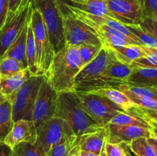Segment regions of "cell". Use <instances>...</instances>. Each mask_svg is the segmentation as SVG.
Here are the masks:
<instances>
[{
	"label": "cell",
	"instance_id": "24",
	"mask_svg": "<svg viewBox=\"0 0 157 156\" xmlns=\"http://www.w3.org/2000/svg\"><path fill=\"white\" fill-rule=\"evenodd\" d=\"M26 61H27V68L29 69L32 76L38 75V60H37V52L35 47V40H34L33 32L31 25V18L27 32L26 38Z\"/></svg>",
	"mask_w": 157,
	"mask_h": 156
},
{
	"label": "cell",
	"instance_id": "5",
	"mask_svg": "<svg viewBox=\"0 0 157 156\" xmlns=\"http://www.w3.org/2000/svg\"><path fill=\"white\" fill-rule=\"evenodd\" d=\"M77 93L84 111L101 127L107 126L114 116L126 113L105 96L87 92Z\"/></svg>",
	"mask_w": 157,
	"mask_h": 156
},
{
	"label": "cell",
	"instance_id": "16",
	"mask_svg": "<svg viewBox=\"0 0 157 156\" xmlns=\"http://www.w3.org/2000/svg\"><path fill=\"white\" fill-rule=\"evenodd\" d=\"M31 76L29 69L25 68L14 76L0 79V94L12 103L18 90Z\"/></svg>",
	"mask_w": 157,
	"mask_h": 156
},
{
	"label": "cell",
	"instance_id": "49",
	"mask_svg": "<svg viewBox=\"0 0 157 156\" xmlns=\"http://www.w3.org/2000/svg\"><path fill=\"white\" fill-rule=\"evenodd\" d=\"M4 99H5V98H4V97H3V96H2V95H1V94H0V103H1V102H2V101H3V100H4Z\"/></svg>",
	"mask_w": 157,
	"mask_h": 156
},
{
	"label": "cell",
	"instance_id": "50",
	"mask_svg": "<svg viewBox=\"0 0 157 156\" xmlns=\"http://www.w3.org/2000/svg\"><path fill=\"white\" fill-rule=\"evenodd\" d=\"M12 156H19L18 155V154H17V153H15V151H13V150H12Z\"/></svg>",
	"mask_w": 157,
	"mask_h": 156
},
{
	"label": "cell",
	"instance_id": "46",
	"mask_svg": "<svg viewBox=\"0 0 157 156\" xmlns=\"http://www.w3.org/2000/svg\"><path fill=\"white\" fill-rule=\"evenodd\" d=\"M151 127H152L151 130H152V132H153V135L155 136V137L157 138V127L154 126V125H151Z\"/></svg>",
	"mask_w": 157,
	"mask_h": 156
},
{
	"label": "cell",
	"instance_id": "48",
	"mask_svg": "<svg viewBox=\"0 0 157 156\" xmlns=\"http://www.w3.org/2000/svg\"><path fill=\"white\" fill-rule=\"evenodd\" d=\"M100 156H107V155H106L105 152H104V148H103V150H102V151H101V154H100Z\"/></svg>",
	"mask_w": 157,
	"mask_h": 156
},
{
	"label": "cell",
	"instance_id": "33",
	"mask_svg": "<svg viewBox=\"0 0 157 156\" xmlns=\"http://www.w3.org/2000/svg\"><path fill=\"white\" fill-rule=\"evenodd\" d=\"M127 96L132 101V102L140 108L150 111H157V101L155 99L133 95H127Z\"/></svg>",
	"mask_w": 157,
	"mask_h": 156
},
{
	"label": "cell",
	"instance_id": "17",
	"mask_svg": "<svg viewBox=\"0 0 157 156\" xmlns=\"http://www.w3.org/2000/svg\"><path fill=\"white\" fill-rule=\"evenodd\" d=\"M32 13V12H31ZM31 13L26 21L25 24L23 26L21 32L9 47L5 54L2 57L10 58L15 59L19 62L22 63L27 67V61H26V38H27V32L30 22Z\"/></svg>",
	"mask_w": 157,
	"mask_h": 156
},
{
	"label": "cell",
	"instance_id": "41",
	"mask_svg": "<svg viewBox=\"0 0 157 156\" xmlns=\"http://www.w3.org/2000/svg\"><path fill=\"white\" fill-rule=\"evenodd\" d=\"M58 5L60 6V9H61V12H62L63 15L67 13V10L66 9V6L67 5V0H57Z\"/></svg>",
	"mask_w": 157,
	"mask_h": 156
},
{
	"label": "cell",
	"instance_id": "43",
	"mask_svg": "<svg viewBox=\"0 0 157 156\" xmlns=\"http://www.w3.org/2000/svg\"><path fill=\"white\" fill-rule=\"evenodd\" d=\"M147 140H148V142L153 145V148H154V149L156 150L157 153V138L155 137L154 136H151V137L147 138Z\"/></svg>",
	"mask_w": 157,
	"mask_h": 156
},
{
	"label": "cell",
	"instance_id": "8",
	"mask_svg": "<svg viewBox=\"0 0 157 156\" xmlns=\"http://www.w3.org/2000/svg\"><path fill=\"white\" fill-rule=\"evenodd\" d=\"M63 24L65 45L78 48L83 44H102L90 28L71 12L63 15Z\"/></svg>",
	"mask_w": 157,
	"mask_h": 156
},
{
	"label": "cell",
	"instance_id": "6",
	"mask_svg": "<svg viewBox=\"0 0 157 156\" xmlns=\"http://www.w3.org/2000/svg\"><path fill=\"white\" fill-rule=\"evenodd\" d=\"M44 79V75H35L23 84L12 103L13 122L20 119L32 120L35 100Z\"/></svg>",
	"mask_w": 157,
	"mask_h": 156
},
{
	"label": "cell",
	"instance_id": "14",
	"mask_svg": "<svg viewBox=\"0 0 157 156\" xmlns=\"http://www.w3.org/2000/svg\"><path fill=\"white\" fill-rule=\"evenodd\" d=\"M37 140V128L32 120L20 119L14 122L12 128L4 140L6 145L13 149L21 142L35 144Z\"/></svg>",
	"mask_w": 157,
	"mask_h": 156
},
{
	"label": "cell",
	"instance_id": "45",
	"mask_svg": "<svg viewBox=\"0 0 157 156\" xmlns=\"http://www.w3.org/2000/svg\"><path fill=\"white\" fill-rule=\"evenodd\" d=\"M70 156H79V148H78V145H76V146L74 148L73 151H72Z\"/></svg>",
	"mask_w": 157,
	"mask_h": 156
},
{
	"label": "cell",
	"instance_id": "35",
	"mask_svg": "<svg viewBox=\"0 0 157 156\" xmlns=\"http://www.w3.org/2000/svg\"><path fill=\"white\" fill-rule=\"evenodd\" d=\"M139 26L157 39V18H144Z\"/></svg>",
	"mask_w": 157,
	"mask_h": 156
},
{
	"label": "cell",
	"instance_id": "30",
	"mask_svg": "<svg viewBox=\"0 0 157 156\" xmlns=\"http://www.w3.org/2000/svg\"><path fill=\"white\" fill-rule=\"evenodd\" d=\"M14 151L19 156H48L42 147L35 142H21L13 148Z\"/></svg>",
	"mask_w": 157,
	"mask_h": 156
},
{
	"label": "cell",
	"instance_id": "10",
	"mask_svg": "<svg viewBox=\"0 0 157 156\" xmlns=\"http://www.w3.org/2000/svg\"><path fill=\"white\" fill-rule=\"evenodd\" d=\"M58 93L48 83L43 80L32 111V121L36 128L48 119L55 117L58 106Z\"/></svg>",
	"mask_w": 157,
	"mask_h": 156
},
{
	"label": "cell",
	"instance_id": "23",
	"mask_svg": "<svg viewBox=\"0 0 157 156\" xmlns=\"http://www.w3.org/2000/svg\"><path fill=\"white\" fill-rule=\"evenodd\" d=\"M13 123L12 103L5 99L0 103V142H4Z\"/></svg>",
	"mask_w": 157,
	"mask_h": 156
},
{
	"label": "cell",
	"instance_id": "15",
	"mask_svg": "<svg viewBox=\"0 0 157 156\" xmlns=\"http://www.w3.org/2000/svg\"><path fill=\"white\" fill-rule=\"evenodd\" d=\"M107 141V129L105 127L93 132L81 135L77 138V145L80 150L92 152L100 155Z\"/></svg>",
	"mask_w": 157,
	"mask_h": 156
},
{
	"label": "cell",
	"instance_id": "40",
	"mask_svg": "<svg viewBox=\"0 0 157 156\" xmlns=\"http://www.w3.org/2000/svg\"><path fill=\"white\" fill-rule=\"evenodd\" d=\"M120 145L122 146L123 149H124V152H125V154L127 156H138L136 155V154H135L134 153L130 150V147H129V145H127V144L126 143H121Z\"/></svg>",
	"mask_w": 157,
	"mask_h": 156
},
{
	"label": "cell",
	"instance_id": "22",
	"mask_svg": "<svg viewBox=\"0 0 157 156\" xmlns=\"http://www.w3.org/2000/svg\"><path fill=\"white\" fill-rule=\"evenodd\" d=\"M132 70L133 69L130 65L124 64L114 58L107 66L104 76L126 83L127 78L131 74Z\"/></svg>",
	"mask_w": 157,
	"mask_h": 156
},
{
	"label": "cell",
	"instance_id": "34",
	"mask_svg": "<svg viewBox=\"0 0 157 156\" xmlns=\"http://www.w3.org/2000/svg\"><path fill=\"white\" fill-rule=\"evenodd\" d=\"M142 9L144 18H157V0H136Z\"/></svg>",
	"mask_w": 157,
	"mask_h": 156
},
{
	"label": "cell",
	"instance_id": "29",
	"mask_svg": "<svg viewBox=\"0 0 157 156\" xmlns=\"http://www.w3.org/2000/svg\"><path fill=\"white\" fill-rule=\"evenodd\" d=\"M129 147L138 156H157L156 150L146 137L134 139L129 144Z\"/></svg>",
	"mask_w": 157,
	"mask_h": 156
},
{
	"label": "cell",
	"instance_id": "27",
	"mask_svg": "<svg viewBox=\"0 0 157 156\" xmlns=\"http://www.w3.org/2000/svg\"><path fill=\"white\" fill-rule=\"evenodd\" d=\"M146 56L133 61L130 67L132 68H155L157 69V48L143 45Z\"/></svg>",
	"mask_w": 157,
	"mask_h": 156
},
{
	"label": "cell",
	"instance_id": "38",
	"mask_svg": "<svg viewBox=\"0 0 157 156\" xmlns=\"http://www.w3.org/2000/svg\"><path fill=\"white\" fill-rule=\"evenodd\" d=\"M12 149L4 142H0V156H12Z\"/></svg>",
	"mask_w": 157,
	"mask_h": 156
},
{
	"label": "cell",
	"instance_id": "26",
	"mask_svg": "<svg viewBox=\"0 0 157 156\" xmlns=\"http://www.w3.org/2000/svg\"><path fill=\"white\" fill-rule=\"evenodd\" d=\"M77 138L76 136L66 137L51 148L48 156H70L77 145Z\"/></svg>",
	"mask_w": 157,
	"mask_h": 156
},
{
	"label": "cell",
	"instance_id": "2",
	"mask_svg": "<svg viewBox=\"0 0 157 156\" xmlns=\"http://www.w3.org/2000/svg\"><path fill=\"white\" fill-rule=\"evenodd\" d=\"M55 116L64 119L77 137L102 128L84 111L76 91L58 93Z\"/></svg>",
	"mask_w": 157,
	"mask_h": 156
},
{
	"label": "cell",
	"instance_id": "9",
	"mask_svg": "<svg viewBox=\"0 0 157 156\" xmlns=\"http://www.w3.org/2000/svg\"><path fill=\"white\" fill-rule=\"evenodd\" d=\"M114 58L111 49L103 46L96 58L83 67L76 76L75 82V91H81L87 84L104 77L107 66Z\"/></svg>",
	"mask_w": 157,
	"mask_h": 156
},
{
	"label": "cell",
	"instance_id": "36",
	"mask_svg": "<svg viewBox=\"0 0 157 156\" xmlns=\"http://www.w3.org/2000/svg\"><path fill=\"white\" fill-rule=\"evenodd\" d=\"M104 150L107 156H125V152L120 144H113L106 142Z\"/></svg>",
	"mask_w": 157,
	"mask_h": 156
},
{
	"label": "cell",
	"instance_id": "28",
	"mask_svg": "<svg viewBox=\"0 0 157 156\" xmlns=\"http://www.w3.org/2000/svg\"><path fill=\"white\" fill-rule=\"evenodd\" d=\"M118 90L127 95H133L136 96L151 98L157 101V88L155 87H142L124 84L118 87Z\"/></svg>",
	"mask_w": 157,
	"mask_h": 156
},
{
	"label": "cell",
	"instance_id": "47",
	"mask_svg": "<svg viewBox=\"0 0 157 156\" xmlns=\"http://www.w3.org/2000/svg\"><path fill=\"white\" fill-rule=\"evenodd\" d=\"M149 117V116H148ZM149 122H150V124L151 125H154V126H156L157 127V122L156 121H155V120H153V119H150V118H149Z\"/></svg>",
	"mask_w": 157,
	"mask_h": 156
},
{
	"label": "cell",
	"instance_id": "3",
	"mask_svg": "<svg viewBox=\"0 0 157 156\" xmlns=\"http://www.w3.org/2000/svg\"><path fill=\"white\" fill-rule=\"evenodd\" d=\"M32 6L42 16L51 43L57 53L65 46L63 14L57 0H33Z\"/></svg>",
	"mask_w": 157,
	"mask_h": 156
},
{
	"label": "cell",
	"instance_id": "37",
	"mask_svg": "<svg viewBox=\"0 0 157 156\" xmlns=\"http://www.w3.org/2000/svg\"><path fill=\"white\" fill-rule=\"evenodd\" d=\"M9 0H0V28L4 24L9 12Z\"/></svg>",
	"mask_w": 157,
	"mask_h": 156
},
{
	"label": "cell",
	"instance_id": "25",
	"mask_svg": "<svg viewBox=\"0 0 157 156\" xmlns=\"http://www.w3.org/2000/svg\"><path fill=\"white\" fill-rule=\"evenodd\" d=\"M27 67L19 61L10 58H0V79L10 77Z\"/></svg>",
	"mask_w": 157,
	"mask_h": 156
},
{
	"label": "cell",
	"instance_id": "44",
	"mask_svg": "<svg viewBox=\"0 0 157 156\" xmlns=\"http://www.w3.org/2000/svg\"><path fill=\"white\" fill-rule=\"evenodd\" d=\"M79 156H100L96 154H94L92 152H89V151H84V150L79 149Z\"/></svg>",
	"mask_w": 157,
	"mask_h": 156
},
{
	"label": "cell",
	"instance_id": "42",
	"mask_svg": "<svg viewBox=\"0 0 157 156\" xmlns=\"http://www.w3.org/2000/svg\"><path fill=\"white\" fill-rule=\"evenodd\" d=\"M143 110H144V113L149 116V118H150V119H153V120H155L157 122V111H150V110H144V109H143Z\"/></svg>",
	"mask_w": 157,
	"mask_h": 156
},
{
	"label": "cell",
	"instance_id": "51",
	"mask_svg": "<svg viewBox=\"0 0 157 156\" xmlns=\"http://www.w3.org/2000/svg\"><path fill=\"white\" fill-rule=\"evenodd\" d=\"M125 156H127V155H126V154H125Z\"/></svg>",
	"mask_w": 157,
	"mask_h": 156
},
{
	"label": "cell",
	"instance_id": "31",
	"mask_svg": "<svg viewBox=\"0 0 157 156\" xmlns=\"http://www.w3.org/2000/svg\"><path fill=\"white\" fill-rule=\"evenodd\" d=\"M102 44H83L78 47L79 52L80 58H81L82 67L87 65L88 63L93 59H94L97 55L99 54L102 49Z\"/></svg>",
	"mask_w": 157,
	"mask_h": 156
},
{
	"label": "cell",
	"instance_id": "32",
	"mask_svg": "<svg viewBox=\"0 0 157 156\" xmlns=\"http://www.w3.org/2000/svg\"><path fill=\"white\" fill-rule=\"evenodd\" d=\"M130 32L139 40L142 45L157 48V39L148 32L143 30L139 25H126Z\"/></svg>",
	"mask_w": 157,
	"mask_h": 156
},
{
	"label": "cell",
	"instance_id": "18",
	"mask_svg": "<svg viewBox=\"0 0 157 156\" xmlns=\"http://www.w3.org/2000/svg\"><path fill=\"white\" fill-rule=\"evenodd\" d=\"M67 6H71L90 15L112 18L106 0H67Z\"/></svg>",
	"mask_w": 157,
	"mask_h": 156
},
{
	"label": "cell",
	"instance_id": "11",
	"mask_svg": "<svg viewBox=\"0 0 157 156\" xmlns=\"http://www.w3.org/2000/svg\"><path fill=\"white\" fill-rule=\"evenodd\" d=\"M70 136L75 135L68 124L64 119L55 116L37 128L36 143L48 154L54 145Z\"/></svg>",
	"mask_w": 157,
	"mask_h": 156
},
{
	"label": "cell",
	"instance_id": "19",
	"mask_svg": "<svg viewBox=\"0 0 157 156\" xmlns=\"http://www.w3.org/2000/svg\"><path fill=\"white\" fill-rule=\"evenodd\" d=\"M132 73L127 78V84L142 87L157 88V69L132 68Z\"/></svg>",
	"mask_w": 157,
	"mask_h": 156
},
{
	"label": "cell",
	"instance_id": "7",
	"mask_svg": "<svg viewBox=\"0 0 157 156\" xmlns=\"http://www.w3.org/2000/svg\"><path fill=\"white\" fill-rule=\"evenodd\" d=\"M32 1L23 0L15 12H8L6 21L0 28V58L21 32L32 12Z\"/></svg>",
	"mask_w": 157,
	"mask_h": 156
},
{
	"label": "cell",
	"instance_id": "20",
	"mask_svg": "<svg viewBox=\"0 0 157 156\" xmlns=\"http://www.w3.org/2000/svg\"><path fill=\"white\" fill-rule=\"evenodd\" d=\"M105 47H108L111 49L117 60L127 65H130L134 61L147 55L143 48V45L105 46Z\"/></svg>",
	"mask_w": 157,
	"mask_h": 156
},
{
	"label": "cell",
	"instance_id": "39",
	"mask_svg": "<svg viewBox=\"0 0 157 156\" xmlns=\"http://www.w3.org/2000/svg\"><path fill=\"white\" fill-rule=\"evenodd\" d=\"M23 0H9V12H14L16 11L18 6H20L21 2Z\"/></svg>",
	"mask_w": 157,
	"mask_h": 156
},
{
	"label": "cell",
	"instance_id": "13",
	"mask_svg": "<svg viewBox=\"0 0 157 156\" xmlns=\"http://www.w3.org/2000/svg\"><path fill=\"white\" fill-rule=\"evenodd\" d=\"M106 142L113 144L126 143L129 145L132 141L138 138H149L153 136L150 128H143L136 125H117L110 122L106 126Z\"/></svg>",
	"mask_w": 157,
	"mask_h": 156
},
{
	"label": "cell",
	"instance_id": "1",
	"mask_svg": "<svg viewBox=\"0 0 157 156\" xmlns=\"http://www.w3.org/2000/svg\"><path fill=\"white\" fill-rule=\"evenodd\" d=\"M82 67L78 48L65 45L55 53L44 76L57 93L75 91V77Z\"/></svg>",
	"mask_w": 157,
	"mask_h": 156
},
{
	"label": "cell",
	"instance_id": "21",
	"mask_svg": "<svg viewBox=\"0 0 157 156\" xmlns=\"http://www.w3.org/2000/svg\"><path fill=\"white\" fill-rule=\"evenodd\" d=\"M87 93L105 96L127 113H130L133 108L137 106L117 88H101L98 90H90Z\"/></svg>",
	"mask_w": 157,
	"mask_h": 156
},
{
	"label": "cell",
	"instance_id": "4",
	"mask_svg": "<svg viewBox=\"0 0 157 156\" xmlns=\"http://www.w3.org/2000/svg\"><path fill=\"white\" fill-rule=\"evenodd\" d=\"M31 25L33 32L38 60V75H44L48 69L55 54L42 16L37 9L32 6Z\"/></svg>",
	"mask_w": 157,
	"mask_h": 156
},
{
	"label": "cell",
	"instance_id": "12",
	"mask_svg": "<svg viewBox=\"0 0 157 156\" xmlns=\"http://www.w3.org/2000/svg\"><path fill=\"white\" fill-rule=\"evenodd\" d=\"M106 2L112 18L124 25H139L144 18L136 0H106Z\"/></svg>",
	"mask_w": 157,
	"mask_h": 156
}]
</instances>
